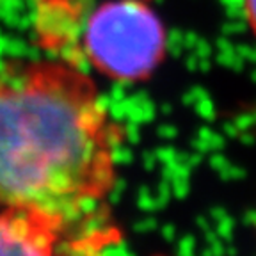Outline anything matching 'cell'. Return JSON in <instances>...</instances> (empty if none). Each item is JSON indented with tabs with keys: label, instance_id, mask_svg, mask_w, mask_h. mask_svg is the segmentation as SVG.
Instances as JSON below:
<instances>
[{
	"label": "cell",
	"instance_id": "obj_4",
	"mask_svg": "<svg viewBox=\"0 0 256 256\" xmlns=\"http://www.w3.org/2000/svg\"><path fill=\"white\" fill-rule=\"evenodd\" d=\"M244 11L249 27L256 36V0H244Z\"/></svg>",
	"mask_w": 256,
	"mask_h": 256
},
{
	"label": "cell",
	"instance_id": "obj_1",
	"mask_svg": "<svg viewBox=\"0 0 256 256\" xmlns=\"http://www.w3.org/2000/svg\"><path fill=\"white\" fill-rule=\"evenodd\" d=\"M123 130L98 88L60 60L0 75V208L50 216L72 232L116 185Z\"/></svg>",
	"mask_w": 256,
	"mask_h": 256
},
{
	"label": "cell",
	"instance_id": "obj_3",
	"mask_svg": "<svg viewBox=\"0 0 256 256\" xmlns=\"http://www.w3.org/2000/svg\"><path fill=\"white\" fill-rule=\"evenodd\" d=\"M68 233L60 220L36 210L2 208L0 254H54Z\"/></svg>",
	"mask_w": 256,
	"mask_h": 256
},
{
	"label": "cell",
	"instance_id": "obj_2",
	"mask_svg": "<svg viewBox=\"0 0 256 256\" xmlns=\"http://www.w3.org/2000/svg\"><path fill=\"white\" fill-rule=\"evenodd\" d=\"M84 46L98 72L137 82L148 78L164 59L166 30L142 0H108L89 16Z\"/></svg>",
	"mask_w": 256,
	"mask_h": 256
}]
</instances>
